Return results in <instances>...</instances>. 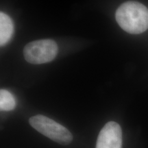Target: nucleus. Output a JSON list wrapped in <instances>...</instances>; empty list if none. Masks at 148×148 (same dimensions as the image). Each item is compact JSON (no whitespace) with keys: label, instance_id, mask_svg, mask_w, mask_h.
Here are the masks:
<instances>
[{"label":"nucleus","instance_id":"1","mask_svg":"<svg viewBox=\"0 0 148 148\" xmlns=\"http://www.w3.org/2000/svg\"><path fill=\"white\" fill-rule=\"evenodd\" d=\"M115 16L119 26L130 34H141L148 29V9L137 1L122 3L116 10Z\"/></svg>","mask_w":148,"mask_h":148},{"label":"nucleus","instance_id":"2","mask_svg":"<svg viewBox=\"0 0 148 148\" xmlns=\"http://www.w3.org/2000/svg\"><path fill=\"white\" fill-rule=\"evenodd\" d=\"M29 122L38 132L61 145H68L73 140L71 133L65 127L47 116L38 114L32 116Z\"/></svg>","mask_w":148,"mask_h":148},{"label":"nucleus","instance_id":"3","mask_svg":"<svg viewBox=\"0 0 148 148\" xmlns=\"http://www.w3.org/2000/svg\"><path fill=\"white\" fill-rule=\"evenodd\" d=\"M58 51V45L54 40L42 39L27 44L23 49V56L29 63L40 64L52 61Z\"/></svg>","mask_w":148,"mask_h":148},{"label":"nucleus","instance_id":"4","mask_svg":"<svg viewBox=\"0 0 148 148\" xmlns=\"http://www.w3.org/2000/svg\"><path fill=\"white\" fill-rule=\"evenodd\" d=\"M122 130L114 121L107 123L98 135L96 148H121Z\"/></svg>","mask_w":148,"mask_h":148},{"label":"nucleus","instance_id":"5","mask_svg":"<svg viewBox=\"0 0 148 148\" xmlns=\"http://www.w3.org/2000/svg\"><path fill=\"white\" fill-rule=\"evenodd\" d=\"M14 32L13 22L9 16L0 12V45H5L12 38Z\"/></svg>","mask_w":148,"mask_h":148},{"label":"nucleus","instance_id":"6","mask_svg":"<svg viewBox=\"0 0 148 148\" xmlns=\"http://www.w3.org/2000/svg\"><path fill=\"white\" fill-rule=\"evenodd\" d=\"M16 101L14 96L8 90H0V109L3 111H10L15 108Z\"/></svg>","mask_w":148,"mask_h":148}]
</instances>
